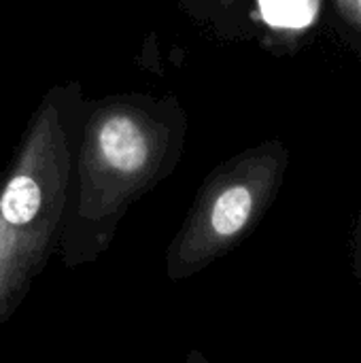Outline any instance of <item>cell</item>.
I'll return each instance as SVG.
<instances>
[{
	"mask_svg": "<svg viewBox=\"0 0 361 363\" xmlns=\"http://www.w3.org/2000/svg\"><path fill=\"white\" fill-rule=\"evenodd\" d=\"M187 136L189 115L174 94L85 100L60 247L66 268L94 264L111 247L128 211L177 170Z\"/></svg>",
	"mask_w": 361,
	"mask_h": 363,
	"instance_id": "1",
	"label": "cell"
},
{
	"mask_svg": "<svg viewBox=\"0 0 361 363\" xmlns=\"http://www.w3.org/2000/svg\"><path fill=\"white\" fill-rule=\"evenodd\" d=\"M85 100L77 81L51 85L0 168V325L60 253Z\"/></svg>",
	"mask_w": 361,
	"mask_h": 363,
	"instance_id": "2",
	"label": "cell"
},
{
	"mask_svg": "<svg viewBox=\"0 0 361 363\" xmlns=\"http://www.w3.org/2000/svg\"><path fill=\"white\" fill-rule=\"evenodd\" d=\"M287 162V149L270 140L219 164L202 181L181 228L168 242V281H187L234 251L274 202Z\"/></svg>",
	"mask_w": 361,
	"mask_h": 363,
	"instance_id": "3",
	"label": "cell"
},
{
	"mask_svg": "<svg viewBox=\"0 0 361 363\" xmlns=\"http://www.w3.org/2000/svg\"><path fill=\"white\" fill-rule=\"evenodd\" d=\"M181 13L196 26L217 34L230 36L238 30L245 0H174Z\"/></svg>",
	"mask_w": 361,
	"mask_h": 363,
	"instance_id": "4",
	"label": "cell"
},
{
	"mask_svg": "<svg viewBox=\"0 0 361 363\" xmlns=\"http://www.w3.org/2000/svg\"><path fill=\"white\" fill-rule=\"evenodd\" d=\"M321 0H260L264 19L279 30H304L319 17Z\"/></svg>",
	"mask_w": 361,
	"mask_h": 363,
	"instance_id": "5",
	"label": "cell"
},
{
	"mask_svg": "<svg viewBox=\"0 0 361 363\" xmlns=\"http://www.w3.org/2000/svg\"><path fill=\"white\" fill-rule=\"evenodd\" d=\"M338 6H340V11L345 13V17H347L355 28H360L361 32V0H338Z\"/></svg>",
	"mask_w": 361,
	"mask_h": 363,
	"instance_id": "6",
	"label": "cell"
},
{
	"mask_svg": "<svg viewBox=\"0 0 361 363\" xmlns=\"http://www.w3.org/2000/svg\"><path fill=\"white\" fill-rule=\"evenodd\" d=\"M353 277L361 285V230L357 234V240H355V251H353Z\"/></svg>",
	"mask_w": 361,
	"mask_h": 363,
	"instance_id": "7",
	"label": "cell"
},
{
	"mask_svg": "<svg viewBox=\"0 0 361 363\" xmlns=\"http://www.w3.org/2000/svg\"><path fill=\"white\" fill-rule=\"evenodd\" d=\"M183 363H213L202 351H198V349H191L187 355H185V362Z\"/></svg>",
	"mask_w": 361,
	"mask_h": 363,
	"instance_id": "8",
	"label": "cell"
},
{
	"mask_svg": "<svg viewBox=\"0 0 361 363\" xmlns=\"http://www.w3.org/2000/svg\"><path fill=\"white\" fill-rule=\"evenodd\" d=\"M0 168H2V166H0Z\"/></svg>",
	"mask_w": 361,
	"mask_h": 363,
	"instance_id": "9",
	"label": "cell"
}]
</instances>
